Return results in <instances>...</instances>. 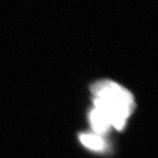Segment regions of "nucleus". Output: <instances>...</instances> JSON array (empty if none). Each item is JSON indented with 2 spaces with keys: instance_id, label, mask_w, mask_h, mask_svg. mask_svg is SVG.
Instances as JSON below:
<instances>
[{
  "instance_id": "7ed1b4c3",
  "label": "nucleus",
  "mask_w": 158,
  "mask_h": 158,
  "mask_svg": "<svg viewBox=\"0 0 158 158\" xmlns=\"http://www.w3.org/2000/svg\"><path fill=\"white\" fill-rule=\"evenodd\" d=\"M79 139L83 145L95 151H102L106 148V141L97 134H81Z\"/></svg>"
},
{
  "instance_id": "f03ea898",
  "label": "nucleus",
  "mask_w": 158,
  "mask_h": 158,
  "mask_svg": "<svg viewBox=\"0 0 158 158\" xmlns=\"http://www.w3.org/2000/svg\"><path fill=\"white\" fill-rule=\"evenodd\" d=\"M90 121L91 127L97 135H105L111 127V124L106 117L96 108H93L90 113Z\"/></svg>"
},
{
  "instance_id": "f257e3e1",
  "label": "nucleus",
  "mask_w": 158,
  "mask_h": 158,
  "mask_svg": "<svg viewBox=\"0 0 158 158\" xmlns=\"http://www.w3.org/2000/svg\"><path fill=\"white\" fill-rule=\"evenodd\" d=\"M90 90L94 96V108L106 117L111 127L122 129L135 107L130 91L110 80L97 82L92 85Z\"/></svg>"
}]
</instances>
